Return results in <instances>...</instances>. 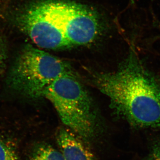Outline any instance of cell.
Here are the masks:
<instances>
[{
	"instance_id": "cell-6",
	"label": "cell",
	"mask_w": 160,
	"mask_h": 160,
	"mask_svg": "<svg viewBox=\"0 0 160 160\" xmlns=\"http://www.w3.org/2000/svg\"><path fill=\"white\" fill-rule=\"evenodd\" d=\"M27 160H66L58 146L49 142L41 140L35 142L29 150Z\"/></svg>"
},
{
	"instance_id": "cell-5",
	"label": "cell",
	"mask_w": 160,
	"mask_h": 160,
	"mask_svg": "<svg viewBox=\"0 0 160 160\" xmlns=\"http://www.w3.org/2000/svg\"><path fill=\"white\" fill-rule=\"evenodd\" d=\"M55 136L65 160H100L93 149L67 128H58Z\"/></svg>"
},
{
	"instance_id": "cell-4",
	"label": "cell",
	"mask_w": 160,
	"mask_h": 160,
	"mask_svg": "<svg viewBox=\"0 0 160 160\" xmlns=\"http://www.w3.org/2000/svg\"><path fill=\"white\" fill-rule=\"evenodd\" d=\"M72 73L69 64L46 52L28 45L22 49L8 78L12 89L29 98H45L55 80Z\"/></svg>"
},
{
	"instance_id": "cell-9",
	"label": "cell",
	"mask_w": 160,
	"mask_h": 160,
	"mask_svg": "<svg viewBox=\"0 0 160 160\" xmlns=\"http://www.w3.org/2000/svg\"><path fill=\"white\" fill-rule=\"evenodd\" d=\"M8 58V49L7 44L4 40L0 39V72L6 66Z\"/></svg>"
},
{
	"instance_id": "cell-2",
	"label": "cell",
	"mask_w": 160,
	"mask_h": 160,
	"mask_svg": "<svg viewBox=\"0 0 160 160\" xmlns=\"http://www.w3.org/2000/svg\"><path fill=\"white\" fill-rule=\"evenodd\" d=\"M95 82L132 128L160 130V84L134 52L117 71L96 75Z\"/></svg>"
},
{
	"instance_id": "cell-1",
	"label": "cell",
	"mask_w": 160,
	"mask_h": 160,
	"mask_svg": "<svg viewBox=\"0 0 160 160\" xmlns=\"http://www.w3.org/2000/svg\"><path fill=\"white\" fill-rule=\"evenodd\" d=\"M13 24L39 47L62 49L86 45L100 32L95 11L64 0H43L26 5L12 14Z\"/></svg>"
},
{
	"instance_id": "cell-3",
	"label": "cell",
	"mask_w": 160,
	"mask_h": 160,
	"mask_svg": "<svg viewBox=\"0 0 160 160\" xmlns=\"http://www.w3.org/2000/svg\"><path fill=\"white\" fill-rule=\"evenodd\" d=\"M45 98L52 103L66 128L94 150L106 132L101 124L92 100L84 86L73 73L54 81Z\"/></svg>"
},
{
	"instance_id": "cell-8",
	"label": "cell",
	"mask_w": 160,
	"mask_h": 160,
	"mask_svg": "<svg viewBox=\"0 0 160 160\" xmlns=\"http://www.w3.org/2000/svg\"><path fill=\"white\" fill-rule=\"evenodd\" d=\"M145 160H160V138L153 136L149 140V152Z\"/></svg>"
},
{
	"instance_id": "cell-7",
	"label": "cell",
	"mask_w": 160,
	"mask_h": 160,
	"mask_svg": "<svg viewBox=\"0 0 160 160\" xmlns=\"http://www.w3.org/2000/svg\"><path fill=\"white\" fill-rule=\"evenodd\" d=\"M0 160H19L12 143L2 137H0Z\"/></svg>"
}]
</instances>
